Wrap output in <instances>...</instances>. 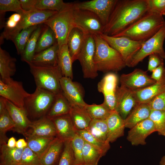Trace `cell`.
<instances>
[{
    "instance_id": "1",
    "label": "cell",
    "mask_w": 165,
    "mask_h": 165,
    "mask_svg": "<svg viewBox=\"0 0 165 165\" xmlns=\"http://www.w3.org/2000/svg\"><path fill=\"white\" fill-rule=\"evenodd\" d=\"M148 11L147 0H117L103 34L114 36L119 33Z\"/></svg>"
},
{
    "instance_id": "2",
    "label": "cell",
    "mask_w": 165,
    "mask_h": 165,
    "mask_svg": "<svg viewBox=\"0 0 165 165\" xmlns=\"http://www.w3.org/2000/svg\"><path fill=\"white\" fill-rule=\"evenodd\" d=\"M165 24L163 16L148 11L122 32L112 36L125 37L144 42L154 35Z\"/></svg>"
},
{
    "instance_id": "3",
    "label": "cell",
    "mask_w": 165,
    "mask_h": 165,
    "mask_svg": "<svg viewBox=\"0 0 165 165\" xmlns=\"http://www.w3.org/2000/svg\"><path fill=\"white\" fill-rule=\"evenodd\" d=\"M93 35L95 43L94 62L97 72H117L126 66L123 57L118 51L100 35Z\"/></svg>"
},
{
    "instance_id": "4",
    "label": "cell",
    "mask_w": 165,
    "mask_h": 165,
    "mask_svg": "<svg viewBox=\"0 0 165 165\" xmlns=\"http://www.w3.org/2000/svg\"><path fill=\"white\" fill-rule=\"evenodd\" d=\"M74 3H68L63 9L50 17L43 24L49 27L54 32L59 47L67 44L69 34L76 27L73 19Z\"/></svg>"
},
{
    "instance_id": "5",
    "label": "cell",
    "mask_w": 165,
    "mask_h": 165,
    "mask_svg": "<svg viewBox=\"0 0 165 165\" xmlns=\"http://www.w3.org/2000/svg\"><path fill=\"white\" fill-rule=\"evenodd\" d=\"M57 95L36 87L34 92L24 101V108L29 119L33 121L46 116Z\"/></svg>"
},
{
    "instance_id": "6",
    "label": "cell",
    "mask_w": 165,
    "mask_h": 165,
    "mask_svg": "<svg viewBox=\"0 0 165 165\" xmlns=\"http://www.w3.org/2000/svg\"><path fill=\"white\" fill-rule=\"evenodd\" d=\"M36 87L48 90L56 95L62 92L60 80L63 76L58 65L56 66L36 65L28 64Z\"/></svg>"
},
{
    "instance_id": "7",
    "label": "cell",
    "mask_w": 165,
    "mask_h": 165,
    "mask_svg": "<svg viewBox=\"0 0 165 165\" xmlns=\"http://www.w3.org/2000/svg\"><path fill=\"white\" fill-rule=\"evenodd\" d=\"M58 12L49 10H40L36 9L21 14V18L16 26L13 29L1 34L0 43L4 39L12 40L22 30L30 27L43 23Z\"/></svg>"
},
{
    "instance_id": "8",
    "label": "cell",
    "mask_w": 165,
    "mask_h": 165,
    "mask_svg": "<svg viewBox=\"0 0 165 165\" xmlns=\"http://www.w3.org/2000/svg\"><path fill=\"white\" fill-rule=\"evenodd\" d=\"M165 39V24L151 38L143 42L139 51L134 56L128 67H133L141 62L146 57L153 53L158 54L165 59L163 44Z\"/></svg>"
},
{
    "instance_id": "9",
    "label": "cell",
    "mask_w": 165,
    "mask_h": 165,
    "mask_svg": "<svg viewBox=\"0 0 165 165\" xmlns=\"http://www.w3.org/2000/svg\"><path fill=\"white\" fill-rule=\"evenodd\" d=\"M73 16L76 27L85 33L100 36L103 34L105 26L99 18L92 12L75 8Z\"/></svg>"
},
{
    "instance_id": "10",
    "label": "cell",
    "mask_w": 165,
    "mask_h": 165,
    "mask_svg": "<svg viewBox=\"0 0 165 165\" xmlns=\"http://www.w3.org/2000/svg\"><path fill=\"white\" fill-rule=\"evenodd\" d=\"M100 36L121 54L127 66L134 56L141 49L143 43L125 37H114L104 34Z\"/></svg>"
},
{
    "instance_id": "11",
    "label": "cell",
    "mask_w": 165,
    "mask_h": 165,
    "mask_svg": "<svg viewBox=\"0 0 165 165\" xmlns=\"http://www.w3.org/2000/svg\"><path fill=\"white\" fill-rule=\"evenodd\" d=\"M95 41L93 35L85 33L84 42L78 60L82 67L85 78L94 79L98 75L94 62Z\"/></svg>"
},
{
    "instance_id": "12",
    "label": "cell",
    "mask_w": 165,
    "mask_h": 165,
    "mask_svg": "<svg viewBox=\"0 0 165 165\" xmlns=\"http://www.w3.org/2000/svg\"><path fill=\"white\" fill-rule=\"evenodd\" d=\"M24 89L22 82L10 78L0 79V96L18 107L24 108V101L30 95Z\"/></svg>"
},
{
    "instance_id": "13",
    "label": "cell",
    "mask_w": 165,
    "mask_h": 165,
    "mask_svg": "<svg viewBox=\"0 0 165 165\" xmlns=\"http://www.w3.org/2000/svg\"><path fill=\"white\" fill-rule=\"evenodd\" d=\"M121 88L131 92H137L153 84L156 81L149 76L147 71L136 68L128 74H123L120 78Z\"/></svg>"
},
{
    "instance_id": "14",
    "label": "cell",
    "mask_w": 165,
    "mask_h": 165,
    "mask_svg": "<svg viewBox=\"0 0 165 165\" xmlns=\"http://www.w3.org/2000/svg\"><path fill=\"white\" fill-rule=\"evenodd\" d=\"M117 0H92L74 3L75 9L90 11L95 14L105 26Z\"/></svg>"
},
{
    "instance_id": "15",
    "label": "cell",
    "mask_w": 165,
    "mask_h": 165,
    "mask_svg": "<svg viewBox=\"0 0 165 165\" xmlns=\"http://www.w3.org/2000/svg\"><path fill=\"white\" fill-rule=\"evenodd\" d=\"M118 77L114 73H107L99 82L97 88L104 97V102L112 111H116Z\"/></svg>"
},
{
    "instance_id": "16",
    "label": "cell",
    "mask_w": 165,
    "mask_h": 165,
    "mask_svg": "<svg viewBox=\"0 0 165 165\" xmlns=\"http://www.w3.org/2000/svg\"><path fill=\"white\" fill-rule=\"evenodd\" d=\"M60 83L62 92L71 106H85L87 104L84 100V90L79 83L64 76L61 78Z\"/></svg>"
},
{
    "instance_id": "17",
    "label": "cell",
    "mask_w": 165,
    "mask_h": 165,
    "mask_svg": "<svg viewBox=\"0 0 165 165\" xmlns=\"http://www.w3.org/2000/svg\"><path fill=\"white\" fill-rule=\"evenodd\" d=\"M156 132L152 121L149 118L138 123L128 131L127 139L133 145H144L145 139L152 133Z\"/></svg>"
},
{
    "instance_id": "18",
    "label": "cell",
    "mask_w": 165,
    "mask_h": 165,
    "mask_svg": "<svg viewBox=\"0 0 165 165\" xmlns=\"http://www.w3.org/2000/svg\"><path fill=\"white\" fill-rule=\"evenodd\" d=\"M24 136L25 138L31 137H56L57 133L52 120L45 116L32 121Z\"/></svg>"
},
{
    "instance_id": "19",
    "label": "cell",
    "mask_w": 165,
    "mask_h": 165,
    "mask_svg": "<svg viewBox=\"0 0 165 165\" xmlns=\"http://www.w3.org/2000/svg\"><path fill=\"white\" fill-rule=\"evenodd\" d=\"M6 106L15 124L13 131L24 135L31 122L28 118L25 109L18 107L7 99Z\"/></svg>"
},
{
    "instance_id": "20",
    "label": "cell",
    "mask_w": 165,
    "mask_h": 165,
    "mask_svg": "<svg viewBox=\"0 0 165 165\" xmlns=\"http://www.w3.org/2000/svg\"><path fill=\"white\" fill-rule=\"evenodd\" d=\"M138 103L132 92L117 87L115 111L123 120Z\"/></svg>"
},
{
    "instance_id": "21",
    "label": "cell",
    "mask_w": 165,
    "mask_h": 165,
    "mask_svg": "<svg viewBox=\"0 0 165 165\" xmlns=\"http://www.w3.org/2000/svg\"><path fill=\"white\" fill-rule=\"evenodd\" d=\"M50 119L55 127L57 137L64 142L73 139L77 133L69 114Z\"/></svg>"
},
{
    "instance_id": "22",
    "label": "cell",
    "mask_w": 165,
    "mask_h": 165,
    "mask_svg": "<svg viewBox=\"0 0 165 165\" xmlns=\"http://www.w3.org/2000/svg\"><path fill=\"white\" fill-rule=\"evenodd\" d=\"M107 126L106 142L112 143L124 135V120L116 111H112L106 119Z\"/></svg>"
},
{
    "instance_id": "23",
    "label": "cell",
    "mask_w": 165,
    "mask_h": 165,
    "mask_svg": "<svg viewBox=\"0 0 165 165\" xmlns=\"http://www.w3.org/2000/svg\"><path fill=\"white\" fill-rule=\"evenodd\" d=\"M165 91V72L161 79L140 90L132 92L138 103L148 104Z\"/></svg>"
},
{
    "instance_id": "24",
    "label": "cell",
    "mask_w": 165,
    "mask_h": 165,
    "mask_svg": "<svg viewBox=\"0 0 165 165\" xmlns=\"http://www.w3.org/2000/svg\"><path fill=\"white\" fill-rule=\"evenodd\" d=\"M64 145L63 140L55 137L40 158V165H58Z\"/></svg>"
},
{
    "instance_id": "25",
    "label": "cell",
    "mask_w": 165,
    "mask_h": 165,
    "mask_svg": "<svg viewBox=\"0 0 165 165\" xmlns=\"http://www.w3.org/2000/svg\"><path fill=\"white\" fill-rule=\"evenodd\" d=\"M59 46L57 42L34 55L30 63L36 65L56 66L58 65Z\"/></svg>"
},
{
    "instance_id": "26",
    "label": "cell",
    "mask_w": 165,
    "mask_h": 165,
    "mask_svg": "<svg viewBox=\"0 0 165 165\" xmlns=\"http://www.w3.org/2000/svg\"><path fill=\"white\" fill-rule=\"evenodd\" d=\"M85 33L75 27L70 32L67 40L68 50L73 62L78 60L83 47Z\"/></svg>"
},
{
    "instance_id": "27",
    "label": "cell",
    "mask_w": 165,
    "mask_h": 165,
    "mask_svg": "<svg viewBox=\"0 0 165 165\" xmlns=\"http://www.w3.org/2000/svg\"><path fill=\"white\" fill-rule=\"evenodd\" d=\"M151 110L148 104L138 103L124 120L125 128L131 129L138 123L149 118Z\"/></svg>"
},
{
    "instance_id": "28",
    "label": "cell",
    "mask_w": 165,
    "mask_h": 165,
    "mask_svg": "<svg viewBox=\"0 0 165 165\" xmlns=\"http://www.w3.org/2000/svg\"><path fill=\"white\" fill-rule=\"evenodd\" d=\"M69 115L76 130L86 129L92 120L85 106H71Z\"/></svg>"
},
{
    "instance_id": "29",
    "label": "cell",
    "mask_w": 165,
    "mask_h": 165,
    "mask_svg": "<svg viewBox=\"0 0 165 165\" xmlns=\"http://www.w3.org/2000/svg\"><path fill=\"white\" fill-rule=\"evenodd\" d=\"M16 59L11 57L6 51L0 48V79L5 80L11 78L15 74Z\"/></svg>"
},
{
    "instance_id": "30",
    "label": "cell",
    "mask_w": 165,
    "mask_h": 165,
    "mask_svg": "<svg viewBox=\"0 0 165 165\" xmlns=\"http://www.w3.org/2000/svg\"><path fill=\"white\" fill-rule=\"evenodd\" d=\"M24 148H10L7 143L0 145V165H18Z\"/></svg>"
},
{
    "instance_id": "31",
    "label": "cell",
    "mask_w": 165,
    "mask_h": 165,
    "mask_svg": "<svg viewBox=\"0 0 165 165\" xmlns=\"http://www.w3.org/2000/svg\"><path fill=\"white\" fill-rule=\"evenodd\" d=\"M73 62L69 53L67 44L59 47L58 53V65L63 76L73 79L72 63Z\"/></svg>"
},
{
    "instance_id": "32",
    "label": "cell",
    "mask_w": 165,
    "mask_h": 165,
    "mask_svg": "<svg viewBox=\"0 0 165 165\" xmlns=\"http://www.w3.org/2000/svg\"><path fill=\"white\" fill-rule=\"evenodd\" d=\"M71 105L62 92L57 95L55 99L46 116L51 119L69 114Z\"/></svg>"
},
{
    "instance_id": "33",
    "label": "cell",
    "mask_w": 165,
    "mask_h": 165,
    "mask_svg": "<svg viewBox=\"0 0 165 165\" xmlns=\"http://www.w3.org/2000/svg\"><path fill=\"white\" fill-rule=\"evenodd\" d=\"M43 26L42 24L39 25L33 32L26 45L23 52L20 55L21 60L28 64L31 62L35 54L38 40L42 31Z\"/></svg>"
},
{
    "instance_id": "34",
    "label": "cell",
    "mask_w": 165,
    "mask_h": 165,
    "mask_svg": "<svg viewBox=\"0 0 165 165\" xmlns=\"http://www.w3.org/2000/svg\"><path fill=\"white\" fill-rule=\"evenodd\" d=\"M55 138L31 137L25 138L28 147L40 158Z\"/></svg>"
},
{
    "instance_id": "35",
    "label": "cell",
    "mask_w": 165,
    "mask_h": 165,
    "mask_svg": "<svg viewBox=\"0 0 165 165\" xmlns=\"http://www.w3.org/2000/svg\"><path fill=\"white\" fill-rule=\"evenodd\" d=\"M105 154L100 149L85 141L82 149L84 165H97L100 159Z\"/></svg>"
},
{
    "instance_id": "36",
    "label": "cell",
    "mask_w": 165,
    "mask_h": 165,
    "mask_svg": "<svg viewBox=\"0 0 165 165\" xmlns=\"http://www.w3.org/2000/svg\"><path fill=\"white\" fill-rule=\"evenodd\" d=\"M57 42L53 31L49 27L45 25L38 40L35 54L50 47Z\"/></svg>"
},
{
    "instance_id": "37",
    "label": "cell",
    "mask_w": 165,
    "mask_h": 165,
    "mask_svg": "<svg viewBox=\"0 0 165 165\" xmlns=\"http://www.w3.org/2000/svg\"><path fill=\"white\" fill-rule=\"evenodd\" d=\"M86 130L99 141L106 142L107 126L106 120L92 119Z\"/></svg>"
},
{
    "instance_id": "38",
    "label": "cell",
    "mask_w": 165,
    "mask_h": 165,
    "mask_svg": "<svg viewBox=\"0 0 165 165\" xmlns=\"http://www.w3.org/2000/svg\"><path fill=\"white\" fill-rule=\"evenodd\" d=\"M85 108L92 119L106 120L112 112L104 102L100 105L86 104Z\"/></svg>"
},
{
    "instance_id": "39",
    "label": "cell",
    "mask_w": 165,
    "mask_h": 165,
    "mask_svg": "<svg viewBox=\"0 0 165 165\" xmlns=\"http://www.w3.org/2000/svg\"><path fill=\"white\" fill-rule=\"evenodd\" d=\"M15 124L6 109L0 113V145L7 143L9 138L6 133L10 130L13 131Z\"/></svg>"
},
{
    "instance_id": "40",
    "label": "cell",
    "mask_w": 165,
    "mask_h": 165,
    "mask_svg": "<svg viewBox=\"0 0 165 165\" xmlns=\"http://www.w3.org/2000/svg\"><path fill=\"white\" fill-rule=\"evenodd\" d=\"M38 25L31 26L22 30L12 40L15 45L18 54L21 55L22 53L31 34Z\"/></svg>"
},
{
    "instance_id": "41",
    "label": "cell",
    "mask_w": 165,
    "mask_h": 165,
    "mask_svg": "<svg viewBox=\"0 0 165 165\" xmlns=\"http://www.w3.org/2000/svg\"><path fill=\"white\" fill-rule=\"evenodd\" d=\"M75 165H84L82 156V149L85 143L83 138L77 133L71 141Z\"/></svg>"
},
{
    "instance_id": "42",
    "label": "cell",
    "mask_w": 165,
    "mask_h": 165,
    "mask_svg": "<svg viewBox=\"0 0 165 165\" xmlns=\"http://www.w3.org/2000/svg\"><path fill=\"white\" fill-rule=\"evenodd\" d=\"M62 0H37L35 8L40 10H51L59 12L67 5Z\"/></svg>"
},
{
    "instance_id": "43",
    "label": "cell",
    "mask_w": 165,
    "mask_h": 165,
    "mask_svg": "<svg viewBox=\"0 0 165 165\" xmlns=\"http://www.w3.org/2000/svg\"><path fill=\"white\" fill-rule=\"evenodd\" d=\"M149 118L153 122L158 134L165 136V111L152 109Z\"/></svg>"
},
{
    "instance_id": "44",
    "label": "cell",
    "mask_w": 165,
    "mask_h": 165,
    "mask_svg": "<svg viewBox=\"0 0 165 165\" xmlns=\"http://www.w3.org/2000/svg\"><path fill=\"white\" fill-rule=\"evenodd\" d=\"M76 133L84 141L102 150L105 154L110 148V143L103 142L98 140L86 130H76Z\"/></svg>"
},
{
    "instance_id": "45",
    "label": "cell",
    "mask_w": 165,
    "mask_h": 165,
    "mask_svg": "<svg viewBox=\"0 0 165 165\" xmlns=\"http://www.w3.org/2000/svg\"><path fill=\"white\" fill-rule=\"evenodd\" d=\"M71 141L64 142V145L58 165H75Z\"/></svg>"
},
{
    "instance_id": "46",
    "label": "cell",
    "mask_w": 165,
    "mask_h": 165,
    "mask_svg": "<svg viewBox=\"0 0 165 165\" xmlns=\"http://www.w3.org/2000/svg\"><path fill=\"white\" fill-rule=\"evenodd\" d=\"M18 165H40V158L27 146L24 148Z\"/></svg>"
},
{
    "instance_id": "47",
    "label": "cell",
    "mask_w": 165,
    "mask_h": 165,
    "mask_svg": "<svg viewBox=\"0 0 165 165\" xmlns=\"http://www.w3.org/2000/svg\"><path fill=\"white\" fill-rule=\"evenodd\" d=\"M7 11L15 12L21 14L24 11L22 8L20 0H0V13H5Z\"/></svg>"
},
{
    "instance_id": "48",
    "label": "cell",
    "mask_w": 165,
    "mask_h": 165,
    "mask_svg": "<svg viewBox=\"0 0 165 165\" xmlns=\"http://www.w3.org/2000/svg\"><path fill=\"white\" fill-rule=\"evenodd\" d=\"M148 11L165 15V0H147Z\"/></svg>"
},
{
    "instance_id": "49",
    "label": "cell",
    "mask_w": 165,
    "mask_h": 165,
    "mask_svg": "<svg viewBox=\"0 0 165 165\" xmlns=\"http://www.w3.org/2000/svg\"><path fill=\"white\" fill-rule=\"evenodd\" d=\"M148 104L152 110L165 111V91L156 96Z\"/></svg>"
},
{
    "instance_id": "50",
    "label": "cell",
    "mask_w": 165,
    "mask_h": 165,
    "mask_svg": "<svg viewBox=\"0 0 165 165\" xmlns=\"http://www.w3.org/2000/svg\"><path fill=\"white\" fill-rule=\"evenodd\" d=\"M148 70L152 72L161 64L164 63L163 59L156 53H153L149 56Z\"/></svg>"
},
{
    "instance_id": "51",
    "label": "cell",
    "mask_w": 165,
    "mask_h": 165,
    "mask_svg": "<svg viewBox=\"0 0 165 165\" xmlns=\"http://www.w3.org/2000/svg\"><path fill=\"white\" fill-rule=\"evenodd\" d=\"M21 18V15L15 13L10 16L6 22L4 31L12 30L16 26Z\"/></svg>"
},
{
    "instance_id": "52",
    "label": "cell",
    "mask_w": 165,
    "mask_h": 165,
    "mask_svg": "<svg viewBox=\"0 0 165 165\" xmlns=\"http://www.w3.org/2000/svg\"><path fill=\"white\" fill-rule=\"evenodd\" d=\"M165 72L164 63L161 64L152 72L151 78L156 82L160 80L162 78Z\"/></svg>"
},
{
    "instance_id": "53",
    "label": "cell",
    "mask_w": 165,
    "mask_h": 165,
    "mask_svg": "<svg viewBox=\"0 0 165 165\" xmlns=\"http://www.w3.org/2000/svg\"><path fill=\"white\" fill-rule=\"evenodd\" d=\"M23 9L27 12L36 9L37 0H20Z\"/></svg>"
},
{
    "instance_id": "54",
    "label": "cell",
    "mask_w": 165,
    "mask_h": 165,
    "mask_svg": "<svg viewBox=\"0 0 165 165\" xmlns=\"http://www.w3.org/2000/svg\"><path fill=\"white\" fill-rule=\"evenodd\" d=\"M28 146V143L24 139L21 138L16 141V147L18 148H24Z\"/></svg>"
},
{
    "instance_id": "55",
    "label": "cell",
    "mask_w": 165,
    "mask_h": 165,
    "mask_svg": "<svg viewBox=\"0 0 165 165\" xmlns=\"http://www.w3.org/2000/svg\"><path fill=\"white\" fill-rule=\"evenodd\" d=\"M16 141L13 137L9 138L7 143V145L9 148H14L16 147Z\"/></svg>"
},
{
    "instance_id": "56",
    "label": "cell",
    "mask_w": 165,
    "mask_h": 165,
    "mask_svg": "<svg viewBox=\"0 0 165 165\" xmlns=\"http://www.w3.org/2000/svg\"><path fill=\"white\" fill-rule=\"evenodd\" d=\"M160 165H165V156L161 158L160 162Z\"/></svg>"
}]
</instances>
